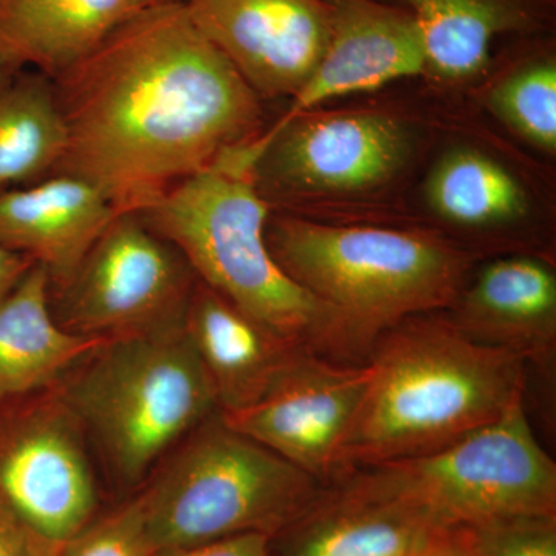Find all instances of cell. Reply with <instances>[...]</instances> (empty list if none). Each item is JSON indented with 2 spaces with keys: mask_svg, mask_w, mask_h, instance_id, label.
I'll return each mask as SVG.
<instances>
[{
  "mask_svg": "<svg viewBox=\"0 0 556 556\" xmlns=\"http://www.w3.org/2000/svg\"><path fill=\"white\" fill-rule=\"evenodd\" d=\"M54 84L67 129L56 174L116 212L144 211L266 129L265 101L185 3L141 11Z\"/></svg>",
  "mask_w": 556,
  "mask_h": 556,
  "instance_id": "1",
  "label": "cell"
},
{
  "mask_svg": "<svg viewBox=\"0 0 556 556\" xmlns=\"http://www.w3.org/2000/svg\"><path fill=\"white\" fill-rule=\"evenodd\" d=\"M368 362L371 382L343 439L336 481L438 452L526 401V362L466 338L444 311L383 331Z\"/></svg>",
  "mask_w": 556,
  "mask_h": 556,
  "instance_id": "2",
  "label": "cell"
},
{
  "mask_svg": "<svg viewBox=\"0 0 556 556\" xmlns=\"http://www.w3.org/2000/svg\"><path fill=\"white\" fill-rule=\"evenodd\" d=\"M249 144L138 212L188 260L201 283L263 327L318 356L364 364L345 321L277 265L266 241L273 207L252 177Z\"/></svg>",
  "mask_w": 556,
  "mask_h": 556,
  "instance_id": "3",
  "label": "cell"
},
{
  "mask_svg": "<svg viewBox=\"0 0 556 556\" xmlns=\"http://www.w3.org/2000/svg\"><path fill=\"white\" fill-rule=\"evenodd\" d=\"M277 265L345 321L365 357L387 329L455 302L479 255L433 230L345 225L273 211Z\"/></svg>",
  "mask_w": 556,
  "mask_h": 556,
  "instance_id": "4",
  "label": "cell"
},
{
  "mask_svg": "<svg viewBox=\"0 0 556 556\" xmlns=\"http://www.w3.org/2000/svg\"><path fill=\"white\" fill-rule=\"evenodd\" d=\"M325 486L217 412L179 442L138 495L156 554L241 533L276 540Z\"/></svg>",
  "mask_w": 556,
  "mask_h": 556,
  "instance_id": "5",
  "label": "cell"
},
{
  "mask_svg": "<svg viewBox=\"0 0 556 556\" xmlns=\"http://www.w3.org/2000/svg\"><path fill=\"white\" fill-rule=\"evenodd\" d=\"M60 390L127 486L141 484L172 447L219 412L182 325L110 340Z\"/></svg>",
  "mask_w": 556,
  "mask_h": 556,
  "instance_id": "6",
  "label": "cell"
},
{
  "mask_svg": "<svg viewBox=\"0 0 556 556\" xmlns=\"http://www.w3.org/2000/svg\"><path fill=\"white\" fill-rule=\"evenodd\" d=\"M251 150L263 199L273 211L294 212L390 192L415 164L419 135L388 110L317 109L278 118Z\"/></svg>",
  "mask_w": 556,
  "mask_h": 556,
  "instance_id": "7",
  "label": "cell"
},
{
  "mask_svg": "<svg viewBox=\"0 0 556 556\" xmlns=\"http://www.w3.org/2000/svg\"><path fill=\"white\" fill-rule=\"evenodd\" d=\"M358 470L448 527L556 515V464L538 441L526 401L438 452Z\"/></svg>",
  "mask_w": 556,
  "mask_h": 556,
  "instance_id": "8",
  "label": "cell"
},
{
  "mask_svg": "<svg viewBox=\"0 0 556 556\" xmlns=\"http://www.w3.org/2000/svg\"><path fill=\"white\" fill-rule=\"evenodd\" d=\"M97 508L86 430L60 387L0 402V510L54 556Z\"/></svg>",
  "mask_w": 556,
  "mask_h": 556,
  "instance_id": "9",
  "label": "cell"
},
{
  "mask_svg": "<svg viewBox=\"0 0 556 556\" xmlns=\"http://www.w3.org/2000/svg\"><path fill=\"white\" fill-rule=\"evenodd\" d=\"M195 273L138 212H118L67 283L51 291L70 332L123 339L185 321Z\"/></svg>",
  "mask_w": 556,
  "mask_h": 556,
  "instance_id": "10",
  "label": "cell"
},
{
  "mask_svg": "<svg viewBox=\"0 0 556 556\" xmlns=\"http://www.w3.org/2000/svg\"><path fill=\"white\" fill-rule=\"evenodd\" d=\"M369 362L348 364L302 351L251 407L222 413L240 433L329 485L339 455L371 382Z\"/></svg>",
  "mask_w": 556,
  "mask_h": 556,
  "instance_id": "11",
  "label": "cell"
},
{
  "mask_svg": "<svg viewBox=\"0 0 556 556\" xmlns=\"http://www.w3.org/2000/svg\"><path fill=\"white\" fill-rule=\"evenodd\" d=\"M185 7L263 101H291L327 49V0H188Z\"/></svg>",
  "mask_w": 556,
  "mask_h": 556,
  "instance_id": "12",
  "label": "cell"
},
{
  "mask_svg": "<svg viewBox=\"0 0 556 556\" xmlns=\"http://www.w3.org/2000/svg\"><path fill=\"white\" fill-rule=\"evenodd\" d=\"M329 38L316 70L280 119L350 94L426 75L420 25L404 7L382 0H327Z\"/></svg>",
  "mask_w": 556,
  "mask_h": 556,
  "instance_id": "13",
  "label": "cell"
},
{
  "mask_svg": "<svg viewBox=\"0 0 556 556\" xmlns=\"http://www.w3.org/2000/svg\"><path fill=\"white\" fill-rule=\"evenodd\" d=\"M444 313L466 338L515 354L554 380L556 270L546 255L508 252L475 266Z\"/></svg>",
  "mask_w": 556,
  "mask_h": 556,
  "instance_id": "14",
  "label": "cell"
},
{
  "mask_svg": "<svg viewBox=\"0 0 556 556\" xmlns=\"http://www.w3.org/2000/svg\"><path fill=\"white\" fill-rule=\"evenodd\" d=\"M450 529L427 508L356 470L325 486L313 507L281 533L288 536L281 556H413Z\"/></svg>",
  "mask_w": 556,
  "mask_h": 556,
  "instance_id": "15",
  "label": "cell"
},
{
  "mask_svg": "<svg viewBox=\"0 0 556 556\" xmlns=\"http://www.w3.org/2000/svg\"><path fill=\"white\" fill-rule=\"evenodd\" d=\"M118 212L90 182L51 175L0 192V247L49 273L64 287Z\"/></svg>",
  "mask_w": 556,
  "mask_h": 556,
  "instance_id": "16",
  "label": "cell"
},
{
  "mask_svg": "<svg viewBox=\"0 0 556 556\" xmlns=\"http://www.w3.org/2000/svg\"><path fill=\"white\" fill-rule=\"evenodd\" d=\"M404 7L426 40V78L442 89H466L489 76L500 36L546 35L556 0H382Z\"/></svg>",
  "mask_w": 556,
  "mask_h": 556,
  "instance_id": "17",
  "label": "cell"
},
{
  "mask_svg": "<svg viewBox=\"0 0 556 556\" xmlns=\"http://www.w3.org/2000/svg\"><path fill=\"white\" fill-rule=\"evenodd\" d=\"M182 327L211 378L222 413L254 405L308 350L263 327L200 280Z\"/></svg>",
  "mask_w": 556,
  "mask_h": 556,
  "instance_id": "18",
  "label": "cell"
},
{
  "mask_svg": "<svg viewBox=\"0 0 556 556\" xmlns=\"http://www.w3.org/2000/svg\"><path fill=\"white\" fill-rule=\"evenodd\" d=\"M152 0H0V70L56 79Z\"/></svg>",
  "mask_w": 556,
  "mask_h": 556,
  "instance_id": "19",
  "label": "cell"
},
{
  "mask_svg": "<svg viewBox=\"0 0 556 556\" xmlns=\"http://www.w3.org/2000/svg\"><path fill=\"white\" fill-rule=\"evenodd\" d=\"M112 339L75 334L54 317L49 273L31 268L0 299V402L56 387Z\"/></svg>",
  "mask_w": 556,
  "mask_h": 556,
  "instance_id": "20",
  "label": "cell"
},
{
  "mask_svg": "<svg viewBox=\"0 0 556 556\" xmlns=\"http://www.w3.org/2000/svg\"><path fill=\"white\" fill-rule=\"evenodd\" d=\"M422 197L438 222L489 247L510 239L532 214L525 182L503 161L470 144L441 153L428 170Z\"/></svg>",
  "mask_w": 556,
  "mask_h": 556,
  "instance_id": "21",
  "label": "cell"
},
{
  "mask_svg": "<svg viewBox=\"0 0 556 556\" xmlns=\"http://www.w3.org/2000/svg\"><path fill=\"white\" fill-rule=\"evenodd\" d=\"M65 148L54 79L38 70H0V192L56 174Z\"/></svg>",
  "mask_w": 556,
  "mask_h": 556,
  "instance_id": "22",
  "label": "cell"
},
{
  "mask_svg": "<svg viewBox=\"0 0 556 556\" xmlns=\"http://www.w3.org/2000/svg\"><path fill=\"white\" fill-rule=\"evenodd\" d=\"M519 51L486 87L489 112L533 149L556 153V56L544 35L522 38Z\"/></svg>",
  "mask_w": 556,
  "mask_h": 556,
  "instance_id": "23",
  "label": "cell"
},
{
  "mask_svg": "<svg viewBox=\"0 0 556 556\" xmlns=\"http://www.w3.org/2000/svg\"><path fill=\"white\" fill-rule=\"evenodd\" d=\"M139 495L104 517H94L54 556H152Z\"/></svg>",
  "mask_w": 556,
  "mask_h": 556,
  "instance_id": "24",
  "label": "cell"
},
{
  "mask_svg": "<svg viewBox=\"0 0 556 556\" xmlns=\"http://www.w3.org/2000/svg\"><path fill=\"white\" fill-rule=\"evenodd\" d=\"M475 556H556V515L463 527Z\"/></svg>",
  "mask_w": 556,
  "mask_h": 556,
  "instance_id": "25",
  "label": "cell"
},
{
  "mask_svg": "<svg viewBox=\"0 0 556 556\" xmlns=\"http://www.w3.org/2000/svg\"><path fill=\"white\" fill-rule=\"evenodd\" d=\"M152 556H278L274 538L265 533H241L193 546L156 552Z\"/></svg>",
  "mask_w": 556,
  "mask_h": 556,
  "instance_id": "26",
  "label": "cell"
},
{
  "mask_svg": "<svg viewBox=\"0 0 556 556\" xmlns=\"http://www.w3.org/2000/svg\"><path fill=\"white\" fill-rule=\"evenodd\" d=\"M0 556H50L0 510Z\"/></svg>",
  "mask_w": 556,
  "mask_h": 556,
  "instance_id": "27",
  "label": "cell"
},
{
  "mask_svg": "<svg viewBox=\"0 0 556 556\" xmlns=\"http://www.w3.org/2000/svg\"><path fill=\"white\" fill-rule=\"evenodd\" d=\"M413 556H475L468 546L463 527H453L424 551Z\"/></svg>",
  "mask_w": 556,
  "mask_h": 556,
  "instance_id": "28",
  "label": "cell"
},
{
  "mask_svg": "<svg viewBox=\"0 0 556 556\" xmlns=\"http://www.w3.org/2000/svg\"><path fill=\"white\" fill-rule=\"evenodd\" d=\"M30 260L0 247V299L31 268Z\"/></svg>",
  "mask_w": 556,
  "mask_h": 556,
  "instance_id": "29",
  "label": "cell"
},
{
  "mask_svg": "<svg viewBox=\"0 0 556 556\" xmlns=\"http://www.w3.org/2000/svg\"><path fill=\"white\" fill-rule=\"evenodd\" d=\"M188 0H152L153 5H159V3H186Z\"/></svg>",
  "mask_w": 556,
  "mask_h": 556,
  "instance_id": "30",
  "label": "cell"
}]
</instances>
